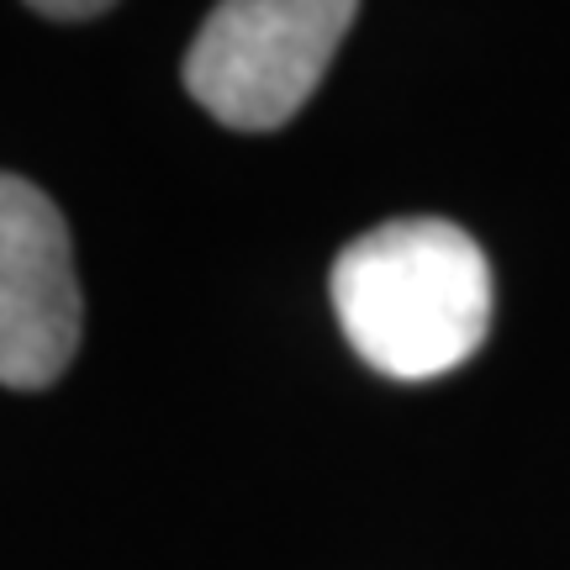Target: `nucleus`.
<instances>
[{"label": "nucleus", "instance_id": "1", "mask_svg": "<svg viewBox=\"0 0 570 570\" xmlns=\"http://www.w3.org/2000/svg\"><path fill=\"white\" fill-rule=\"evenodd\" d=\"M333 312L370 370L439 381L481 348L491 327V265L465 227L402 217L333 259Z\"/></svg>", "mask_w": 570, "mask_h": 570}, {"label": "nucleus", "instance_id": "4", "mask_svg": "<svg viewBox=\"0 0 570 570\" xmlns=\"http://www.w3.org/2000/svg\"><path fill=\"white\" fill-rule=\"evenodd\" d=\"M27 6L48 21H90V17H101V11H111L117 0H27Z\"/></svg>", "mask_w": 570, "mask_h": 570}, {"label": "nucleus", "instance_id": "3", "mask_svg": "<svg viewBox=\"0 0 570 570\" xmlns=\"http://www.w3.org/2000/svg\"><path fill=\"white\" fill-rule=\"evenodd\" d=\"M80 281L59 206L0 175V386H53L80 348Z\"/></svg>", "mask_w": 570, "mask_h": 570}, {"label": "nucleus", "instance_id": "2", "mask_svg": "<svg viewBox=\"0 0 570 570\" xmlns=\"http://www.w3.org/2000/svg\"><path fill=\"white\" fill-rule=\"evenodd\" d=\"M360 0H217L185 53V90L233 132H275L323 85Z\"/></svg>", "mask_w": 570, "mask_h": 570}]
</instances>
